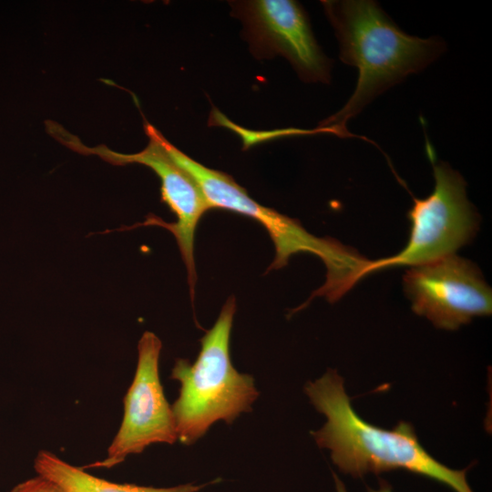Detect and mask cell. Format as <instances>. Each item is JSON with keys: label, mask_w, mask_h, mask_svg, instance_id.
<instances>
[{"label": "cell", "mask_w": 492, "mask_h": 492, "mask_svg": "<svg viewBox=\"0 0 492 492\" xmlns=\"http://www.w3.org/2000/svg\"><path fill=\"white\" fill-rule=\"evenodd\" d=\"M37 475L56 483L67 492H198L205 486L187 483L169 487H154L111 482L75 466L56 455L41 450L34 461Z\"/></svg>", "instance_id": "cell-10"}, {"label": "cell", "mask_w": 492, "mask_h": 492, "mask_svg": "<svg viewBox=\"0 0 492 492\" xmlns=\"http://www.w3.org/2000/svg\"><path fill=\"white\" fill-rule=\"evenodd\" d=\"M162 343L151 332H145L138 343V364L133 381L124 397V415L107 456L82 468H110L127 456L139 454L152 444L172 445L178 440L171 406L159 377Z\"/></svg>", "instance_id": "cell-8"}, {"label": "cell", "mask_w": 492, "mask_h": 492, "mask_svg": "<svg viewBox=\"0 0 492 492\" xmlns=\"http://www.w3.org/2000/svg\"><path fill=\"white\" fill-rule=\"evenodd\" d=\"M235 299L231 297L212 326L200 339L197 360L178 359L171 378L180 384L179 395L171 406L178 439L191 445L210 425L223 420L231 424L241 413L251 411L259 395L252 376L232 365L229 344Z\"/></svg>", "instance_id": "cell-3"}, {"label": "cell", "mask_w": 492, "mask_h": 492, "mask_svg": "<svg viewBox=\"0 0 492 492\" xmlns=\"http://www.w3.org/2000/svg\"><path fill=\"white\" fill-rule=\"evenodd\" d=\"M367 492H393V491H392L391 486L387 482L382 480L379 484L378 489H372L368 487Z\"/></svg>", "instance_id": "cell-12"}, {"label": "cell", "mask_w": 492, "mask_h": 492, "mask_svg": "<svg viewBox=\"0 0 492 492\" xmlns=\"http://www.w3.org/2000/svg\"><path fill=\"white\" fill-rule=\"evenodd\" d=\"M232 15L243 25V35L258 58L282 56L300 78L328 84L332 61L313 36L302 5L291 0L231 2Z\"/></svg>", "instance_id": "cell-7"}, {"label": "cell", "mask_w": 492, "mask_h": 492, "mask_svg": "<svg viewBox=\"0 0 492 492\" xmlns=\"http://www.w3.org/2000/svg\"><path fill=\"white\" fill-rule=\"evenodd\" d=\"M324 13L334 29L340 59L357 68L355 88L345 105L320 123L341 138H361L351 134L347 122L357 116L376 97L418 73L446 50L437 36H411L373 0L322 1Z\"/></svg>", "instance_id": "cell-1"}, {"label": "cell", "mask_w": 492, "mask_h": 492, "mask_svg": "<svg viewBox=\"0 0 492 492\" xmlns=\"http://www.w3.org/2000/svg\"><path fill=\"white\" fill-rule=\"evenodd\" d=\"M333 477L335 483L336 492H347L344 484L342 482L339 477L335 474H333Z\"/></svg>", "instance_id": "cell-13"}, {"label": "cell", "mask_w": 492, "mask_h": 492, "mask_svg": "<svg viewBox=\"0 0 492 492\" xmlns=\"http://www.w3.org/2000/svg\"><path fill=\"white\" fill-rule=\"evenodd\" d=\"M313 405L324 416L322 428L311 432L317 445L331 451V458L344 474H366L404 469L431 478L456 492H473L469 467L452 469L434 458L420 444L410 423L385 429L364 420L354 409L343 379L329 369L304 387Z\"/></svg>", "instance_id": "cell-2"}, {"label": "cell", "mask_w": 492, "mask_h": 492, "mask_svg": "<svg viewBox=\"0 0 492 492\" xmlns=\"http://www.w3.org/2000/svg\"><path fill=\"white\" fill-rule=\"evenodd\" d=\"M9 492H67L56 483L37 475L20 482Z\"/></svg>", "instance_id": "cell-11"}, {"label": "cell", "mask_w": 492, "mask_h": 492, "mask_svg": "<svg viewBox=\"0 0 492 492\" xmlns=\"http://www.w3.org/2000/svg\"><path fill=\"white\" fill-rule=\"evenodd\" d=\"M144 129L149 138V144L144 149L134 154L113 151L104 145L88 148L67 133L61 141L74 150L97 155L114 165H145L158 175L161 183L162 200L175 214L177 220L167 223L157 217H149L143 225L162 226L173 234L187 268L190 295L193 299L197 280L194 259L195 232L199 220L211 208L196 181L175 163L158 141L153 133V126L145 122Z\"/></svg>", "instance_id": "cell-9"}, {"label": "cell", "mask_w": 492, "mask_h": 492, "mask_svg": "<svg viewBox=\"0 0 492 492\" xmlns=\"http://www.w3.org/2000/svg\"><path fill=\"white\" fill-rule=\"evenodd\" d=\"M426 154L435 187L426 198H413L407 213L411 222L408 242L394 256L371 261L365 276L382 269L410 267L454 254L478 231L480 217L467 199L464 178L448 163L437 159L427 139Z\"/></svg>", "instance_id": "cell-5"}, {"label": "cell", "mask_w": 492, "mask_h": 492, "mask_svg": "<svg viewBox=\"0 0 492 492\" xmlns=\"http://www.w3.org/2000/svg\"><path fill=\"white\" fill-rule=\"evenodd\" d=\"M403 287L413 312L437 328L456 330L492 312V291L480 269L456 253L410 266Z\"/></svg>", "instance_id": "cell-6"}, {"label": "cell", "mask_w": 492, "mask_h": 492, "mask_svg": "<svg viewBox=\"0 0 492 492\" xmlns=\"http://www.w3.org/2000/svg\"><path fill=\"white\" fill-rule=\"evenodd\" d=\"M183 168L199 185L211 209L242 214L266 229L275 248V257L268 271L284 267L293 254H314L324 262L327 274L325 283L313 295L325 296L330 302L338 300L364 277L371 261L353 248L332 238L315 237L297 220L261 205L226 173L192 159H186Z\"/></svg>", "instance_id": "cell-4"}]
</instances>
